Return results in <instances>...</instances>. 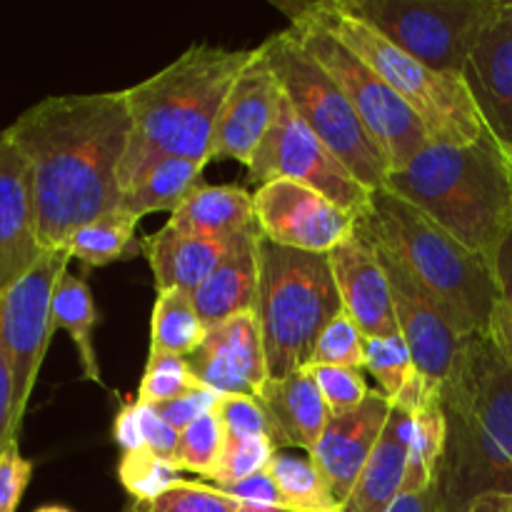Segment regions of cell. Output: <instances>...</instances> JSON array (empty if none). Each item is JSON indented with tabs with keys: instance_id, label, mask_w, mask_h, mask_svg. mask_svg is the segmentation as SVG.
I'll return each mask as SVG.
<instances>
[{
	"instance_id": "cell-1",
	"label": "cell",
	"mask_w": 512,
	"mask_h": 512,
	"mask_svg": "<svg viewBox=\"0 0 512 512\" xmlns=\"http://www.w3.org/2000/svg\"><path fill=\"white\" fill-rule=\"evenodd\" d=\"M130 128L125 90L43 98L5 128L30 165L45 250L63 248L75 230L118 210Z\"/></svg>"
},
{
	"instance_id": "cell-2",
	"label": "cell",
	"mask_w": 512,
	"mask_h": 512,
	"mask_svg": "<svg viewBox=\"0 0 512 512\" xmlns=\"http://www.w3.org/2000/svg\"><path fill=\"white\" fill-rule=\"evenodd\" d=\"M440 400L448 443L433 485L443 512L512 495V360L485 333L468 335Z\"/></svg>"
},
{
	"instance_id": "cell-3",
	"label": "cell",
	"mask_w": 512,
	"mask_h": 512,
	"mask_svg": "<svg viewBox=\"0 0 512 512\" xmlns=\"http://www.w3.org/2000/svg\"><path fill=\"white\" fill-rule=\"evenodd\" d=\"M253 58L255 48L193 43L163 70L125 90L133 128L118 175L123 193L165 158L210 163L220 108Z\"/></svg>"
},
{
	"instance_id": "cell-4",
	"label": "cell",
	"mask_w": 512,
	"mask_h": 512,
	"mask_svg": "<svg viewBox=\"0 0 512 512\" xmlns=\"http://www.w3.org/2000/svg\"><path fill=\"white\" fill-rule=\"evenodd\" d=\"M385 188L495 268L512 230V160L490 130L468 145L430 143Z\"/></svg>"
},
{
	"instance_id": "cell-5",
	"label": "cell",
	"mask_w": 512,
	"mask_h": 512,
	"mask_svg": "<svg viewBox=\"0 0 512 512\" xmlns=\"http://www.w3.org/2000/svg\"><path fill=\"white\" fill-rule=\"evenodd\" d=\"M358 225L375 250L418 285L460 333L488 335L500 293L495 268L483 255L388 188L373 190L370 210Z\"/></svg>"
},
{
	"instance_id": "cell-6",
	"label": "cell",
	"mask_w": 512,
	"mask_h": 512,
	"mask_svg": "<svg viewBox=\"0 0 512 512\" xmlns=\"http://www.w3.org/2000/svg\"><path fill=\"white\" fill-rule=\"evenodd\" d=\"M340 310L343 300L328 255L260 240L253 315L263 338L270 380L288 378L308 368L318 338Z\"/></svg>"
},
{
	"instance_id": "cell-7",
	"label": "cell",
	"mask_w": 512,
	"mask_h": 512,
	"mask_svg": "<svg viewBox=\"0 0 512 512\" xmlns=\"http://www.w3.org/2000/svg\"><path fill=\"white\" fill-rule=\"evenodd\" d=\"M300 8L360 55L425 125L430 143L468 145L488 130L463 75L438 73L390 43L340 0L300 3Z\"/></svg>"
},
{
	"instance_id": "cell-8",
	"label": "cell",
	"mask_w": 512,
	"mask_h": 512,
	"mask_svg": "<svg viewBox=\"0 0 512 512\" xmlns=\"http://www.w3.org/2000/svg\"><path fill=\"white\" fill-rule=\"evenodd\" d=\"M280 90L303 123L343 160L368 190L385 188L390 165L333 75L305 50L290 28L258 45Z\"/></svg>"
},
{
	"instance_id": "cell-9",
	"label": "cell",
	"mask_w": 512,
	"mask_h": 512,
	"mask_svg": "<svg viewBox=\"0 0 512 512\" xmlns=\"http://www.w3.org/2000/svg\"><path fill=\"white\" fill-rule=\"evenodd\" d=\"M280 8L288 13V28L298 35L305 50L333 75L335 83L348 95L355 113L383 150L390 173L408 165L415 155L428 148L430 135L418 115L355 50L335 38L318 20L310 18L298 3L280 5Z\"/></svg>"
},
{
	"instance_id": "cell-10",
	"label": "cell",
	"mask_w": 512,
	"mask_h": 512,
	"mask_svg": "<svg viewBox=\"0 0 512 512\" xmlns=\"http://www.w3.org/2000/svg\"><path fill=\"white\" fill-rule=\"evenodd\" d=\"M428 68L463 75L480 30L498 0H340Z\"/></svg>"
},
{
	"instance_id": "cell-11",
	"label": "cell",
	"mask_w": 512,
	"mask_h": 512,
	"mask_svg": "<svg viewBox=\"0 0 512 512\" xmlns=\"http://www.w3.org/2000/svg\"><path fill=\"white\" fill-rule=\"evenodd\" d=\"M70 260L65 248L45 250L43 258L0 298V348L13 378L18 428L53 340V298Z\"/></svg>"
},
{
	"instance_id": "cell-12",
	"label": "cell",
	"mask_w": 512,
	"mask_h": 512,
	"mask_svg": "<svg viewBox=\"0 0 512 512\" xmlns=\"http://www.w3.org/2000/svg\"><path fill=\"white\" fill-rule=\"evenodd\" d=\"M248 178L260 185L270 180H295L318 190L345 213L363 218L373 190L365 188L348 165L303 123L288 98H280L278 115L248 168Z\"/></svg>"
},
{
	"instance_id": "cell-13",
	"label": "cell",
	"mask_w": 512,
	"mask_h": 512,
	"mask_svg": "<svg viewBox=\"0 0 512 512\" xmlns=\"http://www.w3.org/2000/svg\"><path fill=\"white\" fill-rule=\"evenodd\" d=\"M255 220L265 240L303 253L328 255L350 240L358 218L295 180H270L253 193Z\"/></svg>"
},
{
	"instance_id": "cell-14",
	"label": "cell",
	"mask_w": 512,
	"mask_h": 512,
	"mask_svg": "<svg viewBox=\"0 0 512 512\" xmlns=\"http://www.w3.org/2000/svg\"><path fill=\"white\" fill-rule=\"evenodd\" d=\"M185 360L193 378L218 395L258 398L268 383L263 338L253 313L233 315L208 328L203 343Z\"/></svg>"
},
{
	"instance_id": "cell-15",
	"label": "cell",
	"mask_w": 512,
	"mask_h": 512,
	"mask_svg": "<svg viewBox=\"0 0 512 512\" xmlns=\"http://www.w3.org/2000/svg\"><path fill=\"white\" fill-rule=\"evenodd\" d=\"M280 98H283V90H280L278 78L265 63L260 50L255 48V58L238 75L220 108L213 145H210V160H238L250 168L278 115Z\"/></svg>"
},
{
	"instance_id": "cell-16",
	"label": "cell",
	"mask_w": 512,
	"mask_h": 512,
	"mask_svg": "<svg viewBox=\"0 0 512 512\" xmlns=\"http://www.w3.org/2000/svg\"><path fill=\"white\" fill-rule=\"evenodd\" d=\"M43 255L30 165L10 135L0 130V298Z\"/></svg>"
},
{
	"instance_id": "cell-17",
	"label": "cell",
	"mask_w": 512,
	"mask_h": 512,
	"mask_svg": "<svg viewBox=\"0 0 512 512\" xmlns=\"http://www.w3.org/2000/svg\"><path fill=\"white\" fill-rule=\"evenodd\" d=\"M463 80L490 133L512 145V0H498L465 63Z\"/></svg>"
},
{
	"instance_id": "cell-18",
	"label": "cell",
	"mask_w": 512,
	"mask_h": 512,
	"mask_svg": "<svg viewBox=\"0 0 512 512\" xmlns=\"http://www.w3.org/2000/svg\"><path fill=\"white\" fill-rule=\"evenodd\" d=\"M378 258L388 273L395 320H398L400 335H403L405 345L413 355L415 370L443 385L468 335L460 333L450 323L448 315L418 285L410 283L390 260H385L380 253Z\"/></svg>"
},
{
	"instance_id": "cell-19",
	"label": "cell",
	"mask_w": 512,
	"mask_h": 512,
	"mask_svg": "<svg viewBox=\"0 0 512 512\" xmlns=\"http://www.w3.org/2000/svg\"><path fill=\"white\" fill-rule=\"evenodd\" d=\"M328 260L343 310L363 330L365 338L400 335L388 273L380 263L378 250L360 225L353 238L328 253Z\"/></svg>"
},
{
	"instance_id": "cell-20",
	"label": "cell",
	"mask_w": 512,
	"mask_h": 512,
	"mask_svg": "<svg viewBox=\"0 0 512 512\" xmlns=\"http://www.w3.org/2000/svg\"><path fill=\"white\" fill-rule=\"evenodd\" d=\"M390 410H393V403L388 395H383L380 390H370L360 408L330 418L323 438L310 453V460L328 480L340 505L348 503L360 473L368 465L370 455L383 435Z\"/></svg>"
},
{
	"instance_id": "cell-21",
	"label": "cell",
	"mask_w": 512,
	"mask_h": 512,
	"mask_svg": "<svg viewBox=\"0 0 512 512\" xmlns=\"http://www.w3.org/2000/svg\"><path fill=\"white\" fill-rule=\"evenodd\" d=\"M260 240L263 235L258 225L235 235L218 268L190 295L205 328H213L233 315L253 313L258 298Z\"/></svg>"
},
{
	"instance_id": "cell-22",
	"label": "cell",
	"mask_w": 512,
	"mask_h": 512,
	"mask_svg": "<svg viewBox=\"0 0 512 512\" xmlns=\"http://www.w3.org/2000/svg\"><path fill=\"white\" fill-rule=\"evenodd\" d=\"M258 403L268 415L270 435L278 450L303 448L310 455L330 423L328 405L308 370L280 380L268 378L258 393Z\"/></svg>"
},
{
	"instance_id": "cell-23",
	"label": "cell",
	"mask_w": 512,
	"mask_h": 512,
	"mask_svg": "<svg viewBox=\"0 0 512 512\" xmlns=\"http://www.w3.org/2000/svg\"><path fill=\"white\" fill-rule=\"evenodd\" d=\"M228 243L178 233L165 223L163 228L140 240V253L148 258L155 275V293L185 290L193 295L218 268Z\"/></svg>"
},
{
	"instance_id": "cell-24",
	"label": "cell",
	"mask_w": 512,
	"mask_h": 512,
	"mask_svg": "<svg viewBox=\"0 0 512 512\" xmlns=\"http://www.w3.org/2000/svg\"><path fill=\"white\" fill-rule=\"evenodd\" d=\"M410 443V415L393 408L383 435L360 473L343 512H385L398 498L405 483Z\"/></svg>"
},
{
	"instance_id": "cell-25",
	"label": "cell",
	"mask_w": 512,
	"mask_h": 512,
	"mask_svg": "<svg viewBox=\"0 0 512 512\" xmlns=\"http://www.w3.org/2000/svg\"><path fill=\"white\" fill-rule=\"evenodd\" d=\"M168 225L178 233L228 243L255 228L253 195L238 185H200L173 215Z\"/></svg>"
},
{
	"instance_id": "cell-26",
	"label": "cell",
	"mask_w": 512,
	"mask_h": 512,
	"mask_svg": "<svg viewBox=\"0 0 512 512\" xmlns=\"http://www.w3.org/2000/svg\"><path fill=\"white\" fill-rule=\"evenodd\" d=\"M203 163L188 158H165L150 170H145L135 185L120 195V210L143 220L150 213L173 215L195 190L203 178Z\"/></svg>"
},
{
	"instance_id": "cell-27",
	"label": "cell",
	"mask_w": 512,
	"mask_h": 512,
	"mask_svg": "<svg viewBox=\"0 0 512 512\" xmlns=\"http://www.w3.org/2000/svg\"><path fill=\"white\" fill-rule=\"evenodd\" d=\"M95 323H98V310H95V300L88 283L68 270V273L60 278L58 290H55L53 328L65 330V333L73 338L83 378L100 385V388H105L103 370H100L98 353H95L93 345Z\"/></svg>"
},
{
	"instance_id": "cell-28",
	"label": "cell",
	"mask_w": 512,
	"mask_h": 512,
	"mask_svg": "<svg viewBox=\"0 0 512 512\" xmlns=\"http://www.w3.org/2000/svg\"><path fill=\"white\" fill-rule=\"evenodd\" d=\"M208 328L195 310L193 298L185 290L155 293L153 320H150V353L188 358L203 343Z\"/></svg>"
},
{
	"instance_id": "cell-29",
	"label": "cell",
	"mask_w": 512,
	"mask_h": 512,
	"mask_svg": "<svg viewBox=\"0 0 512 512\" xmlns=\"http://www.w3.org/2000/svg\"><path fill=\"white\" fill-rule=\"evenodd\" d=\"M445 443H448V420H445L443 400L435 398L425 408L410 413L408 468L400 493H415L433 485Z\"/></svg>"
},
{
	"instance_id": "cell-30",
	"label": "cell",
	"mask_w": 512,
	"mask_h": 512,
	"mask_svg": "<svg viewBox=\"0 0 512 512\" xmlns=\"http://www.w3.org/2000/svg\"><path fill=\"white\" fill-rule=\"evenodd\" d=\"M138 223L140 220L118 208L75 230L63 248L68 250L70 258L80 260L88 268H103V265L125 258L133 250H140V243L135 245Z\"/></svg>"
},
{
	"instance_id": "cell-31",
	"label": "cell",
	"mask_w": 512,
	"mask_h": 512,
	"mask_svg": "<svg viewBox=\"0 0 512 512\" xmlns=\"http://www.w3.org/2000/svg\"><path fill=\"white\" fill-rule=\"evenodd\" d=\"M268 473L288 500L293 512H343V505L335 500L328 480L323 478L310 455H295L278 450L268 463Z\"/></svg>"
},
{
	"instance_id": "cell-32",
	"label": "cell",
	"mask_w": 512,
	"mask_h": 512,
	"mask_svg": "<svg viewBox=\"0 0 512 512\" xmlns=\"http://www.w3.org/2000/svg\"><path fill=\"white\" fill-rule=\"evenodd\" d=\"M118 480L135 503L145 505H150L160 495L168 493L173 485L183 483L180 470L148 448L130 450V453L120 455Z\"/></svg>"
},
{
	"instance_id": "cell-33",
	"label": "cell",
	"mask_w": 512,
	"mask_h": 512,
	"mask_svg": "<svg viewBox=\"0 0 512 512\" xmlns=\"http://www.w3.org/2000/svg\"><path fill=\"white\" fill-rule=\"evenodd\" d=\"M225 443V430L220 425L218 415L208 413L200 420H195L190 428H185L178 435V445H175V453L170 463L183 473H198L200 478L208 480L210 473L218 465L220 453H223Z\"/></svg>"
},
{
	"instance_id": "cell-34",
	"label": "cell",
	"mask_w": 512,
	"mask_h": 512,
	"mask_svg": "<svg viewBox=\"0 0 512 512\" xmlns=\"http://www.w3.org/2000/svg\"><path fill=\"white\" fill-rule=\"evenodd\" d=\"M275 453H278V448L265 435H250V438H228L225 435L223 453H220L218 465L208 480L213 483V488H228V485L240 483V480L268 468Z\"/></svg>"
},
{
	"instance_id": "cell-35",
	"label": "cell",
	"mask_w": 512,
	"mask_h": 512,
	"mask_svg": "<svg viewBox=\"0 0 512 512\" xmlns=\"http://www.w3.org/2000/svg\"><path fill=\"white\" fill-rule=\"evenodd\" d=\"M365 370L378 380L380 393L393 400L415 373L413 355H410L403 335L365 340Z\"/></svg>"
},
{
	"instance_id": "cell-36",
	"label": "cell",
	"mask_w": 512,
	"mask_h": 512,
	"mask_svg": "<svg viewBox=\"0 0 512 512\" xmlns=\"http://www.w3.org/2000/svg\"><path fill=\"white\" fill-rule=\"evenodd\" d=\"M198 385L200 383L193 378L185 358H178V355H148V365H145L135 400L143 405H163L180 398L188 390L198 388Z\"/></svg>"
},
{
	"instance_id": "cell-37",
	"label": "cell",
	"mask_w": 512,
	"mask_h": 512,
	"mask_svg": "<svg viewBox=\"0 0 512 512\" xmlns=\"http://www.w3.org/2000/svg\"><path fill=\"white\" fill-rule=\"evenodd\" d=\"M365 335L345 310H340L318 338L310 365H335V368H365ZM308 365V368H310Z\"/></svg>"
},
{
	"instance_id": "cell-38",
	"label": "cell",
	"mask_w": 512,
	"mask_h": 512,
	"mask_svg": "<svg viewBox=\"0 0 512 512\" xmlns=\"http://www.w3.org/2000/svg\"><path fill=\"white\" fill-rule=\"evenodd\" d=\"M305 370L318 383L320 395H323L325 405L330 410V418L360 408L370 393L368 383L363 378V370L335 368V365H310Z\"/></svg>"
},
{
	"instance_id": "cell-39",
	"label": "cell",
	"mask_w": 512,
	"mask_h": 512,
	"mask_svg": "<svg viewBox=\"0 0 512 512\" xmlns=\"http://www.w3.org/2000/svg\"><path fill=\"white\" fill-rule=\"evenodd\" d=\"M150 512H238L243 503L213 485L203 483H183L173 485L168 493L160 495L158 500L148 505Z\"/></svg>"
},
{
	"instance_id": "cell-40",
	"label": "cell",
	"mask_w": 512,
	"mask_h": 512,
	"mask_svg": "<svg viewBox=\"0 0 512 512\" xmlns=\"http://www.w3.org/2000/svg\"><path fill=\"white\" fill-rule=\"evenodd\" d=\"M213 413L218 415L220 425H223L228 438L265 435V438L273 440V435H270V420L265 415L263 405L258 403V398H250V395H220Z\"/></svg>"
},
{
	"instance_id": "cell-41",
	"label": "cell",
	"mask_w": 512,
	"mask_h": 512,
	"mask_svg": "<svg viewBox=\"0 0 512 512\" xmlns=\"http://www.w3.org/2000/svg\"><path fill=\"white\" fill-rule=\"evenodd\" d=\"M495 278H498L500 298L495 305L488 338L512 360V230L495 260Z\"/></svg>"
},
{
	"instance_id": "cell-42",
	"label": "cell",
	"mask_w": 512,
	"mask_h": 512,
	"mask_svg": "<svg viewBox=\"0 0 512 512\" xmlns=\"http://www.w3.org/2000/svg\"><path fill=\"white\" fill-rule=\"evenodd\" d=\"M33 478V463L20 453L18 440L0 455V512H15Z\"/></svg>"
},
{
	"instance_id": "cell-43",
	"label": "cell",
	"mask_w": 512,
	"mask_h": 512,
	"mask_svg": "<svg viewBox=\"0 0 512 512\" xmlns=\"http://www.w3.org/2000/svg\"><path fill=\"white\" fill-rule=\"evenodd\" d=\"M218 400H220L218 393L198 385V388L188 390V393L180 395V398L170 400V403H163V405H153V408L163 415V420L175 430V433H183V430L190 428L195 420L213 413Z\"/></svg>"
},
{
	"instance_id": "cell-44",
	"label": "cell",
	"mask_w": 512,
	"mask_h": 512,
	"mask_svg": "<svg viewBox=\"0 0 512 512\" xmlns=\"http://www.w3.org/2000/svg\"><path fill=\"white\" fill-rule=\"evenodd\" d=\"M218 490H223L225 495H230V498L240 500V503H245V505L290 510L288 500H285V495L280 493V488L275 485L273 475L268 473V468L260 470V473H255V475H250V478L240 480V483L228 485V488H218Z\"/></svg>"
},
{
	"instance_id": "cell-45",
	"label": "cell",
	"mask_w": 512,
	"mask_h": 512,
	"mask_svg": "<svg viewBox=\"0 0 512 512\" xmlns=\"http://www.w3.org/2000/svg\"><path fill=\"white\" fill-rule=\"evenodd\" d=\"M138 403V400H135ZM138 420H140V438L148 450H153L155 455H160L163 460H173L175 445H178V435L168 423L163 420V415L153 408V405L138 403Z\"/></svg>"
},
{
	"instance_id": "cell-46",
	"label": "cell",
	"mask_w": 512,
	"mask_h": 512,
	"mask_svg": "<svg viewBox=\"0 0 512 512\" xmlns=\"http://www.w3.org/2000/svg\"><path fill=\"white\" fill-rule=\"evenodd\" d=\"M18 420H15V398H13V378H10L8 360L0 348V455L13 440H18Z\"/></svg>"
},
{
	"instance_id": "cell-47",
	"label": "cell",
	"mask_w": 512,
	"mask_h": 512,
	"mask_svg": "<svg viewBox=\"0 0 512 512\" xmlns=\"http://www.w3.org/2000/svg\"><path fill=\"white\" fill-rule=\"evenodd\" d=\"M113 440L123 448V453L130 450L145 448L143 438H140V420H138V403H125L118 410L113 420Z\"/></svg>"
},
{
	"instance_id": "cell-48",
	"label": "cell",
	"mask_w": 512,
	"mask_h": 512,
	"mask_svg": "<svg viewBox=\"0 0 512 512\" xmlns=\"http://www.w3.org/2000/svg\"><path fill=\"white\" fill-rule=\"evenodd\" d=\"M385 512H443V508H440L435 485H430V488L415 490V493H400Z\"/></svg>"
},
{
	"instance_id": "cell-49",
	"label": "cell",
	"mask_w": 512,
	"mask_h": 512,
	"mask_svg": "<svg viewBox=\"0 0 512 512\" xmlns=\"http://www.w3.org/2000/svg\"><path fill=\"white\" fill-rule=\"evenodd\" d=\"M465 512H510L508 495H483Z\"/></svg>"
},
{
	"instance_id": "cell-50",
	"label": "cell",
	"mask_w": 512,
	"mask_h": 512,
	"mask_svg": "<svg viewBox=\"0 0 512 512\" xmlns=\"http://www.w3.org/2000/svg\"><path fill=\"white\" fill-rule=\"evenodd\" d=\"M238 512H293V510H280V508H260V505H245Z\"/></svg>"
},
{
	"instance_id": "cell-51",
	"label": "cell",
	"mask_w": 512,
	"mask_h": 512,
	"mask_svg": "<svg viewBox=\"0 0 512 512\" xmlns=\"http://www.w3.org/2000/svg\"><path fill=\"white\" fill-rule=\"evenodd\" d=\"M33 512H73V510L65 508V505H43V508H38Z\"/></svg>"
},
{
	"instance_id": "cell-52",
	"label": "cell",
	"mask_w": 512,
	"mask_h": 512,
	"mask_svg": "<svg viewBox=\"0 0 512 512\" xmlns=\"http://www.w3.org/2000/svg\"><path fill=\"white\" fill-rule=\"evenodd\" d=\"M125 512H150V508L145 503H135V500H133V503H130V508Z\"/></svg>"
},
{
	"instance_id": "cell-53",
	"label": "cell",
	"mask_w": 512,
	"mask_h": 512,
	"mask_svg": "<svg viewBox=\"0 0 512 512\" xmlns=\"http://www.w3.org/2000/svg\"><path fill=\"white\" fill-rule=\"evenodd\" d=\"M508 508H510V512H512V495H508Z\"/></svg>"
},
{
	"instance_id": "cell-54",
	"label": "cell",
	"mask_w": 512,
	"mask_h": 512,
	"mask_svg": "<svg viewBox=\"0 0 512 512\" xmlns=\"http://www.w3.org/2000/svg\"><path fill=\"white\" fill-rule=\"evenodd\" d=\"M508 155H510V160H512V145L508 148Z\"/></svg>"
}]
</instances>
